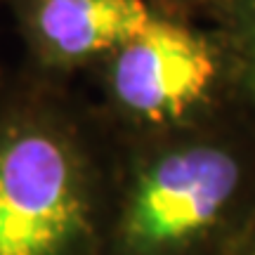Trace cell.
<instances>
[{
    "label": "cell",
    "instance_id": "1",
    "mask_svg": "<svg viewBox=\"0 0 255 255\" xmlns=\"http://www.w3.org/2000/svg\"><path fill=\"white\" fill-rule=\"evenodd\" d=\"M158 135L107 199L97 255H234L255 218V121L229 107Z\"/></svg>",
    "mask_w": 255,
    "mask_h": 255
},
{
    "label": "cell",
    "instance_id": "2",
    "mask_svg": "<svg viewBox=\"0 0 255 255\" xmlns=\"http://www.w3.org/2000/svg\"><path fill=\"white\" fill-rule=\"evenodd\" d=\"M107 196L71 128L24 119L0 132V255H97Z\"/></svg>",
    "mask_w": 255,
    "mask_h": 255
},
{
    "label": "cell",
    "instance_id": "3",
    "mask_svg": "<svg viewBox=\"0 0 255 255\" xmlns=\"http://www.w3.org/2000/svg\"><path fill=\"white\" fill-rule=\"evenodd\" d=\"M107 90L126 119L156 132L237 107L218 33L161 12L107 57Z\"/></svg>",
    "mask_w": 255,
    "mask_h": 255
},
{
    "label": "cell",
    "instance_id": "4",
    "mask_svg": "<svg viewBox=\"0 0 255 255\" xmlns=\"http://www.w3.org/2000/svg\"><path fill=\"white\" fill-rule=\"evenodd\" d=\"M156 14L149 0H36L31 26L45 59L76 66L109 57Z\"/></svg>",
    "mask_w": 255,
    "mask_h": 255
},
{
    "label": "cell",
    "instance_id": "5",
    "mask_svg": "<svg viewBox=\"0 0 255 255\" xmlns=\"http://www.w3.org/2000/svg\"><path fill=\"white\" fill-rule=\"evenodd\" d=\"M229 62L232 100L255 121V0H206Z\"/></svg>",
    "mask_w": 255,
    "mask_h": 255
},
{
    "label": "cell",
    "instance_id": "6",
    "mask_svg": "<svg viewBox=\"0 0 255 255\" xmlns=\"http://www.w3.org/2000/svg\"><path fill=\"white\" fill-rule=\"evenodd\" d=\"M234 255H255V218L251 222L248 232L244 234V239H241V244L237 246Z\"/></svg>",
    "mask_w": 255,
    "mask_h": 255
}]
</instances>
